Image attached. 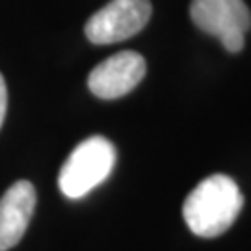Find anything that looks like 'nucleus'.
Listing matches in <instances>:
<instances>
[{"mask_svg":"<svg viewBox=\"0 0 251 251\" xmlns=\"http://www.w3.org/2000/svg\"><path fill=\"white\" fill-rule=\"evenodd\" d=\"M6 110H8V88H6V80H4V76L0 73V126L4 123Z\"/></svg>","mask_w":251,"mask_h":251,"instance_id":"obj_7","label":"nucleus"},{"mask_svg":"<svg viewBox=\"0 0 251 251\" xmlns=\"http://www.w3.org/2000/svg\"><path fill=\"white\" fill-rule=\"evenodd\" d=\"M116 147L104 136H91L76 145L63 162L58 186L69 199H80L110 177L116 166Z\"/></svg>","mask_w":251,"mask_h":251,"instance_id":"obj_2","label":"nucleus"},{"mask_svg":"<svg viewBox=\"0 0 251 251\" xmlns=\"http://www.w3.org/2000/svg\"><path fill=\"white\" fill-rule=\"evenodd\" d=\"M36 188L30 180L13 182L0 198V251L21 242L36 208Z\"/></svg>","mask_w":251,"mask_h":251,"instance_id":"obj_6","label":"nucleus"},{"mask_svg":"<svg viewBox=\"0 0 251 251\" xmlns=\"http://www.w3.org/2000/svg\"><path fill=\"white\" fill-rule=\"evenodd\" d=\"M147 71L142 54L121 50L100 62L88 76V88L99 99H119L134 90Z\"/></svg>","mask_w":251,"mask_h":251,"instance_id":"obj_5","label":"nucleus"},{"mask_svg":"<svg viewBox=\"0 0 251 251\" xmlns=\"http://www.w3.org/2000/svg\"><path fill=\"white\" fill-rule=\"evenodd\" d=\"M194 25L214 36L229 52L244 49V36L251 26V13L244 0H192Z\"/></svg>","mask_w":251,"mask_h":251,"instance_id":"obj_3","label":"nucleus"},{"mask_svg":"<svg viewBox=\"0 0 251 251\" xmlns=\"http://www.w3.org/2000/svg\"><path fill=\"white\" fill-rule=\"evenodd\" d=\"M242 206L244 198L238 184L231 177L216 173L190 192L182 205V216L194 234L214 238L233 225Z\"/></svg>","mask_w":251,"mask_h":251,"instance_id":"obj_1","label":"nucleus"},{"mask_svg":"<svg viewBox=\"0 0 251 251\" xmlns=\"http://www.w3.org/2000/svg\"><path fill=\"white\" fill-rule=\"evenodd\" d=\"M152 13L149 0H110L86 23V37L95 45H112L142 32Z\"/></svg>","mask_w":251,"mask_h":251,"instance_id":"obj_4","label":"nucleus"}]
</instances>
